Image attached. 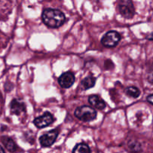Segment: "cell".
Here are the masks:
<instances>
[{
  "mask_svg": "<svg viewBox=\"0 0 153 153\" xmlns=\"http://www.w3.org/2000/svg\"><path fill=\"white\" fill-rule=\"evenodd\" d=\"M1 142L5 146L6 149L10 152H14L16 149V146L15 144L14 141L11 138L8 137H1Z\"/></svg>",
  "mask_w": 153,
  "mask_h": 153,
  "instance_id": "8fae6325",
  "label": "cell"
},
{
  "mask_svg": "<svg viewBox=\"0 0 153 153\" xmlns=\"http://www.w3.org/2000/svg\"><path fill=\"white\" fill-rule=\"evenodd\" d=\"M54 122V117L50 113H46L42 116L35 118L34 120V123L37 128H42L48 126Z\"/></svg>",
  "mask_w": 153,
  "mask_h": 153,
  "instance_id": "8992f818",
  "label": "cell"
},
{
  "mask_svg": "<svg viewBox=\"0 0 153 153\" xmlns=\"http://www.w3.org/2000/svg\"><path fill=\"white\" fill-rule=\"evenodd\" d=\"M43 22L50 28H58L64 23L65 16L64 13L57 9L47 8L43 10L42 13Z\"/></svg>",
  "mask_w": 153,
  "mask_h": 153,
  "instance_id": "6da1fadb",
  "label": "cell"
},
{
  "mask_svg": "<svg viewBox=\"0 0 153 153\" xmlns=\"http://www.w3.org/2000/svg\"><path fill=\"white\" fill-rule=\"evenodd\" d=\"M59 134L58 129H54L44 134L40 137V145L43 147H49L55 143L57 137Z\"/></svg>",
  "mask_w": 153,
  "mask_h": 153,
  "instance_id": "5b68a950",
  "label": "cell"
},
{
  "mask_svg": "<svg viewBox=\"0 0 153 153\" xmlns=\"http://www.w3.org/2000/svg\"><path fill=\"white\" fill-rule=\"evenodd\" d=\"M148 38H149V40H153V33H152V34H151L150 35H149V37H148Z\"/></svg>",
  "mask_w": 153,
  "mask_h": 153,
  "instance_id": "2e32d148",
  "label": "cell"
},
{
  "mask_svg": "<svg viewBox=\"0 0 153 153\" xmlns=\"http://www.w3.org/2000/svg\"><path fill=\"white\" fill-rule=\"evenodd\" d=\"M97 111L93 108L88 105L81 106L75 111V116L84 122L94 120L97 117Z\"/></svg>",
  "mask_w": 153,
  "mask_h": 153,
  "instance_id": "7a4b0ae2",
  "label": "cell"
},
{
  "mask_svg": "<svg viewBox=\"0 0 153 153\" xmlns=\"http://www.w3.org/2000/svg\"><path fill=\"white\" fill-rule=\"evenodd\" d=\"M89 102L92 106L99 110H103L106 107V104L102 99L100 98L99 96L93 95L89 97Z\"/></svg>",
  "mask_w": 153,
  "mask_h": 153,
  "instance_id": "9c48e42d",
  "label": "cell"
},
{
  "mask_svg": "<svg viewBox=\"0 0 153 153\" xmlns=\"http://www.w3.org/2000/svg\"><path fill=\"white\" fill-rule=\"evenodd\" d=\"M146 100H147V101L149 102V103H151V104L153 105V94H151V95L148 96Z\"/></svg>",
  "mask_w": 153,
  "mask_h": 153,
  "instance_id": "9a60e30c",
  "label": "cell"
},
{
  "mask_svg": "<svg viewBox=\"0 0 153 153\" xmlns=\"http://www.w3.org/2000/svg\"><path fill=\"white\" fill-rule=\"evenodd\" d=\"M96 83V79L93 76H90L88 77L85 78L81 82V87L83 90L86 91V90L90 89V88H93L95 85Z\"/></svg>",
  "mask_w": 153,
  "mask_h": 153,
  "instance_id": "30bf717a",
  "label": "cell"
},
{
  "mask_svg": "<svg viewBox=\"0 0 153 153\" xmlns=\"http://www.w3.org/2000/svg\"><path fill=\"white\" fill-rule=\"evenodd\" d=\"M0 153H4V150L1 146H0Z\"/></svg>",
  "mask_w": 153,
  "mask_h": 153,
  "instance_id": "e0dca14e",
  "label": "cell"
},
{
  "mask_svg": "<svg viewBox=\"0 0 153 153\" xmlns=\"http://www.w3.org/2000/svg\"><path fill=\"white\" fill-rule=\"evenodd\" d=\"M119 10L123 17L130 19L135 13L134 4L131 0H120L119 3Z\"/></svg>",
  "mask_w": 153,
  "mask_h": 153,
  "instance_id": "3957f363",
  "label": "cell"
},
{
  "mask_svg": "<svg viewBox=\"0 0 153 153\" xmlns=\"http://www.w3.org/2000/svg\"><path fill=\"white\" fill-rule=\"evenodd\" d=\"M10 111L13 114L16 115L20 114L22 112H24L25 111V105L23 102L20 101L16 99H13L11 101L10 105Z\"/></svg>",
  "mask_w": 153,
  "mask_h": 153,
  "instance_id": "ba28073f",
  "label": "cell"
},
{
  "mask_svg": "<svg viewBox=\"0 0 153 153\" xmlns=\"http://www.w3.org/2000/svg\"><path fill=\"white\" fill-rule=\"evenodd\" d=\"M73 153H91V149L86 143H81L75 146Z\"/></svg>",
  "mask_w": 153,
  "mask_h": 153,
  "instance_id": "7c38bea8",
  "label": "cell"
},
{
  "mask_svg": "<svg viewBox=\"0 0 153 153\" xmlns=\"http://www.w3.org/2000/svg\"><path fill=\"white\" fill-rule=\"evenodd\" d=\"M128 147L130 150L133 152H139L141 151V146L137 141H131L128 143Z\"/></svg>",
  "mask_w": 153,
  "mask_h": 153,
  "instance_id": "5bb4252c",
  "label": "cell"
},
{
  "mask_svg": "<svg viewBox=\"0 0 153 153\" xmlns=\"http://www.w3.org/2000/svg\"><path fill=\"white\" fill-rule=\"evenodd\" d=\"M126 94L127 95L129 96V97H133V98H137V97L140 96V90L137 88H136V87L131 86L127 88Z\"/></svg>",
  "mask_w": 153,
  "mask_h": 153,
  "instance_id": "4fadbf2b",
  "label": "cell"
},
{
  "mask_svg": "<svg viewBox=\"0 0 153 153\" xmlns=\"http://www.w3.org/2000/svg\"><path fill=\"white\" fill-rule=\"evenodd\" d=\"M75 82V76L71 72H67L61 75L58 79V83L62 88H69Z\"/></svg>",
  "mask_w": 153,
  "mask_h": 153,
  "instance_id": "52a82bcc",
  "label": "cell"
},
{
  "mask_svg": "<svg viewBox=\"0 0 153 153\" xmlns=\"http://www.w3.org/2000/svg\"><path fill=\"white\" fill-rule=\"evenodd\" d=\"M120 40V34L115 31H110L106 33L102 38V43L105 47H114Z\"/></svg>",
  "mask_w": 153,
  "mask_h": 153,
  "instance_id": "277c9868",
  "label": "cell"
}]
</instances>
